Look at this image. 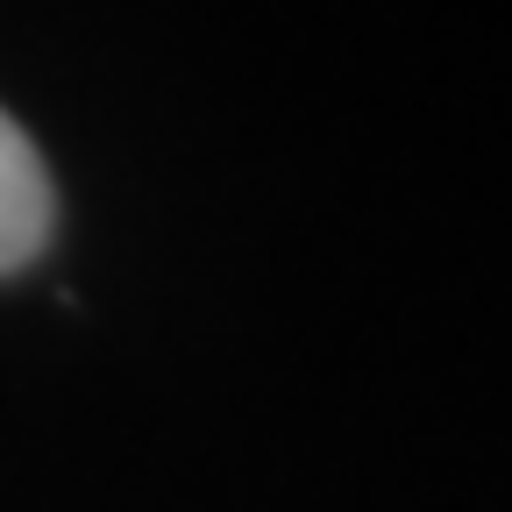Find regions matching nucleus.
Segmentation results:
<instances>
[{"instance_id": "1", "label": "nucleus", "mask_w": 512, "mask_h": 512, "mask_svg": "<svg viewBox=\"0 0 512 512\" xmlns=\"http://www.w3.org/2000/svg\"><path fill=\"white\" fill-rule=\"evenodd\" d=\"M50 221H57L50 171H43L36 143L22 136V121L0 107V278L22 271L29 256H43Z\"/></svg>"}]
</instances>
